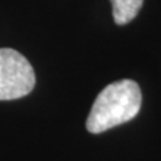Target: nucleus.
<instances>
[{
	"mask_svg": "<svg viewBox=\"0 0 161 161\" xmlns=\"http://www.w3.org/2000/svg\"><path fill=\"white\" fill-rule=\"evenodd\" d=\"M141 102L142 95L137 82L121 79L110 83L95 98L86 128L90 133L98 134L128 122L138 114Z\"/></svg>",
	"mask_w": 161,
	"mask_h": 161,
	"instance_id": "1",
	"label": "nucleus"
},
{
	"mask_svg": "<svg viewBox=\"0 0 161 161\" xmlns=\"http://www.w3.org/2000/svg\"><path fill=\"white\" fill-rule=\"evenodd\" d=\"M113 6L114 22L122 26L137 16L140 8L142 7L144 0H110Z\"/></svg>",
	"mask_w": 161,
	"mask_h": 161,
	"instance_id": "3",
	"label": "nucleus"
},
{
	"mask_svg": "<svg viewBox=\"0 0 161 161\" xmlns=\"http://www.w3.org/2000/svg\"><path fill=\"white\" fill-rule=\"evenodd\" d=\"M35 73L27 58L12 48H0V101L18 99L32 92Z\"/></svg>",
	"mask_w": 161,
	"mask_h": 161,
	"instance_id": "2",
	"label": "nucleus"
}]
</instances>
